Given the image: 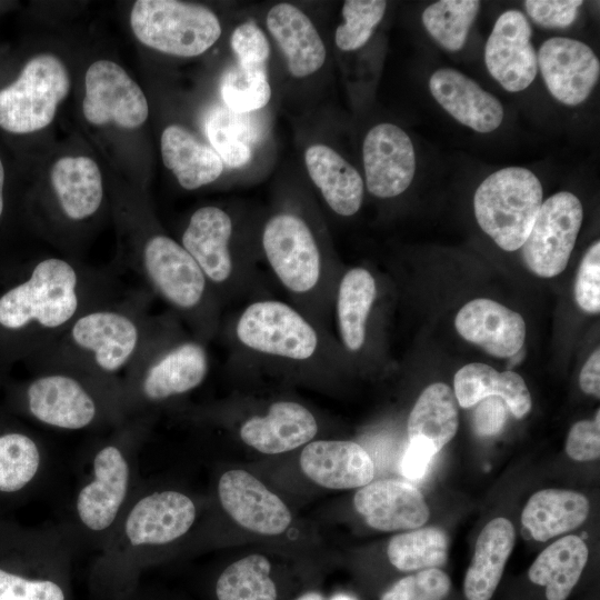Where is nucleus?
Instances as JSON below:
<instances>
[{"mask_svg": "<svg viewBox=\"0 0 600 600\" xmlns=\"http://www.w3.org/2000/svg\"><path fill=\"white\" fill-rule=\"evenodd\" d=\"M589 550L574 534L564 536L548 546L532 562L528 577L546 587L547 600H566L580 579Z\"/></svg>", "mask_w": 600, "mask_h": 600, "instance_id": "7c9ffc66", "label": "nucleus"}, {"mask_svg": "<svg viewBox=\"0 0 600 600\" xmlns=\"http://www.w3.org/2000/svg\"><path fill=\"white\" fill-rule=\"evenodd\" d=\"M537 59L549 92L564 104L583 102L599 80V59L582 41L550 38L540 47Z\"/></svg>", "mask_w": 600, "mask_h": 600, "instance_id": "9b49d317", "label": "nucleus"}, {"mask_svg": "<svg viewBox=\"0 0 600 600\" xmlns=\"http://www.w3.org/2000/svg\"><path fill=\"white\" fill-rule=\"evenodd\" d=\"M542 194V186L532 171L503 168L486 178L474 193L477 222L501 249L518 250L531 231Z\"/></svg>", "mask_w": 600, "mask_h": 600, "instance_id": "f257e3e1", "label": "nucleus"}, {"mask_svg": "<svg viewBox=\"0 0 600 600\" xmlns=\"http://www.w3.org/2000/svg\"><path fill=\"white\" fill-rule=\"evenodd\" d=\"M453 393L458 404L464 409L487 397H499L518 419L523 418L532 407L531 394L521 376L510 370L498 372L479 362L466 364L457 371Z\"/></svg>", "mask_w": 600, "mask_h": 600, "instance_id": "bb28decb", "label": "nucleus"}, {"mask_svg": "<svg viewBox=\"0 0 600 600\" xmlns=\"http://www.w3.org/2000/svg\"><path fill=\"white\" fill-rule=\"evenodd\" d=\"M451 589L449 576L438 568L401 578L379 600H443Z\"/></svg>", "mask_w": 600, "mask_h": 600, "instance_id": "79ce46f5", "label": "nucleus"}, {"mask_svg": "<svg viewBox=\"0 0 600 600\" xmlns=\"http://www.w3.org/2000/svg\"><path fill=\"white\" fill-rule=\"evenodd\" d=\"M578 306L589 312L600 311V242L597 240L584 253L574 284Z\"/></svg>", "mask_w": 600, "mask_h": 600, "instance_id": "37998d69", "label": "nucleus"}, {"mask_svg": "<svg viewBox=\"0 0 600 600\" xmlns=\"http://www.w3.org/2000/svg\"><path fill=\"white\" fill-rule=\"evenodd\" d=\"M136 38L157 51L196 57L221 34L218 17L207 7L177 0H139L130 13Z\"/></svg>", "mask_w": 600, "mask_h": 600, "instance_id": "f03ea898", "label": "nucleus"}, {"mask_svg": "<svg viewBox=\"0 0 600 600\" xmlns=\"http://www.w3.org/2000/svg\"><path fill=\"white\" fill-rule=\"evenodd\" d=\"M232 222L227 212L213 206L193 212L182 234V247L194 259L206 278L226 281L232 271L229 241Z\"/></svg>", "mask_w": 600, "mask_h": 600, "instance_id": "b1692460", "label": "nucleus"}, {"mask_svg": "<svg viewBox=\"0 0 600 600\" xmlns=\"http://www.w3.org/2000/svg\"><path fill=\"white\" fill-rule=\"evenodd\" d=\"M579 384L584 393L596 398L600 397V351L597 348L584 362L580 376Z\"/></svg>", "mask_w": 600, "mask_h": 600, "instance_id": "3c124183", "label": "nucleus"}, {"mask_svg": "<svg viewBox=\"0 0 600 600\" xmlns=\"http://www.w3.org/2000/svg\"><path fill=\"white\" fill-rule=\"evenodd\" d=\"M590 503L579 492L543 489L526 503L521 523L537 541H547L580 527L588 518Z\"/></svg>", "mask_w": 600, "mask_h": 600, "instance_id": "c85d7f7f", "label": "nucleus"}, {"mask_svg": "<svg viewBox=\"0 0 600 600\" xmlns=\"http://www.w3.org/2000/svg\"><path fill=\"white\" fill-rule=\"evenodd\" d=\"M300 467L309 479L328 489L361 488L374 477L371 457L353 441L309 442L300 454Z\"/></svg>", "mask_w": 600, "mask_h": 600, "instance_id": "dca6fc26", "label": "nucleus"}, {"mask_svg": "<svg viewBox=\"0 0 600 600\" xmlns=\"http://www.w3.org/2000/svg\"><path fill=\"white\" fill-rule=\"evenodd\" d=\"M69 90V72L58 57L31 58L17 80L0 90V127L19 134L46 128Z\"/></svg>", "mask_w": 600, "mask_h": 600, "instance_id": "20e7f679", "label": "nucleus"}, {"mask_svg": "<svg viewBox=\"0 0 600 600\" xmlns=\"http://www.w3.org/2000/svg\"><path fill=\"white\" fill-rule=\"evenodd\" d=\"M3 184H4V169L0 159V217L3 210Z\"/></svg>", "mask_w": 600, "mask_h": 600, "instance_id": "864d4df0", "label": "nucleus"}, {"mask_svg": "<svg viewBox=\"0 0 600 600\" xmlns=\"http://www.w3.org/2000/svg\"><path fill=\"white\" fill-rule=\"evenodd\" d=\"M143 264L157 290L173 306L189 309L200 302L207 278L181 244L153 236L144 244Z\"/></svg>", "mask_w": 600, "mask_h": 600, "instance_id": "ddd939ff", "label": "nucleus"}, {"mask_svg": "<svg viewBox=\"0 0 600 600\" xmlns=\"http://www.w3.org/2000/svg\"><path fill=\"white\" fill-rule=\"evenodd\" d=\"M82 111L94 126L114 123L124 129L140 127L148 118L147 98L126 70L110 60H98L87 70Z\"/></svg>", "mask_w": 600, "mask_h": 600, "instance_id": "6e6552de", "label": "nucleus"}, {"mask_svg": "<svg viewBox=\"0 0 600 600\" xmlns=\"http://www.w3.org/2000/svg\"><path fill=\"white\" fill-rule=\"evenodd\" d=\"M241 114L226 107H216L206 120V133L211 147L229 168L246 166L252 156L249 130Z\"/></svg>", "mask_w": 600, "mask_h": 600, "instance_id": "4c0bfd02", "label": "nucleus"}, {"mask_svg": "<svg viewBox=\"0 0 600 600\" xmlns=\"http://www.w3.org/2000/svg\"><path fill=\"white\" fill-rule=\"evenodd\" d=\"M208 371L204 349L194 342L182 343L152 364L142 390L150 400H162L198 387Z\"/></svg>", "mask_w": 600, "mask_h": 600, "instance_id": "2f4dec72", "label": "nucleus"}, {"mask_svg": "<svg viewBox=\"0 0 600 600\" xmlns=\"http://www.w3.org/2000/svg\"><path fill=\"white\" fill-rule=\"evenodd\" d=\"M458 333L498 358L517 354L526 339V323L516 311L491 299L466 303L454 319Z\"/></svg>", "mask_w": 600, "mask_h": 600, "instance_id": "2eb2a0df", "label": "nucleus"}, {"mask_svg": "<svg viewBox=\"0 0 600 600\" xmlns=\"http://www.w3.org/2000/svg\"><path fill=\"white\" fill-rule=\"evenodd\" d=\"M196 507L177 491H162L142 498L130 511L126 533L133 546L171 542L193 524Z\"/></svg>", "mask_w": 600, "mask_h": 600, "instance_id": "a211bd4d", "label": "nucleus"}, {"mask_svg": "<svg viewBox=\"0 0 600 600\" xmlns=\"http://www.w3.org/2000/svg\"><path fill=\"white\" fill-rule=\"evenodd\" d=\"M582 219V204L571 192H558L542 202L520 248L527 268L541 278L560 274L568 264Z\"/></svg>", "mask_w": 600, "mask_h": 600, "instance_id": "39448f33", "label": "nucleus"}, {"mask_svg": "<svg viewBox=\"0 0 600 600\" xmlns=\"http://www.w3.org/2000/svg\"><path fill=\"white\" fill-rule=\"evenodd\" d=\"M353 504L367 524L380 531L418 529L430 516L419 489L401 480L371 481L356 492Z\"/></svg>", "mask_w": 600, "mask_h": 600, "instance_id": "4468645a", "label": "nucleus"}, {"mask_svg": "<svg viewBox=\"0 0 600 600\" xmlns=\"http://www.w3.org/2000/svg\"><path fill=\"white\" fill-rule=\"evenodd\" d=\"M50 180L62 211L71 220H83L99 209L103 198L102 177L91 158H60L50 171Z\"/></svg>", "mask_w": 600, "mask_h": 600, "instance_id": "c756f323", "label": "nucleus"}, {"mask_svg": "<svg viewBox=\"0 0 600 600\" xmlns=\"http://www.w3.org/2000/svg\"><path fill=\"white\" fill-rule=\"evenodd\" d=\"M366 183L370 193L392 198L406 191L416 172V153L409 136L398 126L371 128L362 146Z\"/></svg>", "mask_w": 600, "mask_h": 600, "instance_id": "9d476101", "label": "nucleus"}, {"mask_svg": "<svg viewBox=\"0 0 600 600\" xmlns=\"http://www.w3.org/2000/svg\"><path fill=\"white\" fill-rule=\"evenodd\" d=\"M236 333L243 346L254 351L293 360L309 359L318 347L311 324L290 306L273 300L248 306Z\"/></svg>", "mask_w": 600, "mask_h": 600, "instance_id": "423d86ee", "label": "nucleus"}, {"mask_svg": "<svg viewBox=\"0 0 600 600\" xmlns=\"http://www.w3.org/2000/svg\"><path fill=\"white\" fill-rule=\"evenodd\" d=\"M262 247L273 272L290 291L308 292L318 283L320 252L301 218L291 213L270 218L262 232Z\"/></svg>", "mask_w": 600, "mask_h": 600, "instance_id": "0eeeda50", "label": "nucleus"}, {"mask_svg": "<svg viewBox=\"0 0 600 600\" xmlns=\"http://www.w3.org/2000/svg\"><path fill=\"white\" fill-rule=\"evenodd\" d=\"M429 89L450 116L474 131L491 132L503 120L500 101L458 70L438 69L430 77Z\"/></svg>", "mask_w": 600, "mask_h": 600, "instance_id": "f3484780", "label": "nucleus"}, {"mask_svg": "<svg viewBox=\"0 0 600 600\" xmlns=\"http://www.w3.org/2000/svg\"><path fill=\"white\" fill-rule=\"evenodd\" d=\"M161 156L163 164L187 190L213 182L223 171L224 164L212 147L178 124L162 131Z\"/></svg>", "mask_w": 600, "mask_h": 600, "instance_id": "cd10ccee", "label": "nucleus"}, {"mask_svg": "<svg viewBox=\"0 0 600 600\" xmlns=\"http://www.w3.org/2000/svg\"><path fill=\"white\" fill-rule=\"evenodd\" d=\"M218 492L227 513L250 531L277 536L291 523V513L286 503L244 470L224 472L219 480Z\"/></svg>", "mask_w": 600, "mask_h": 600, "instance_id": "f8f14e48", "label": "nucleus"}, {"mask_svg": "<svg viewBox=\"0 0 600 600\" xmlns=\"http://www.w3.org/2000/svg\"><path fill=\"white\" fill-rule=\"evenodd\" d=\"M437 453L436 449L423 440L409 441L400 461L402 476L412 481L421 480Z\"/></svg>", "mask_w": 600, "mask_h": 600, "instance_id": "8fccbe9b", "label": "nucleus"}, {"mask_svg": "<svg viewBox=\"0 0 600 600\" xmlns=\"http://www.w3.org/2000/svg\"><path fill=\"white\" fill-rule=\"evenodd\" d=\"M217 600H279L272 564L262 554H250L229 564L218 577Z\"/></svg>", "mask_w": 600, "mask_h": 600, "instance_id": "f704fd0d", "label": "nucleus"}, {"mask_svg": "<svg viewBox=\"0 0 600 600\" xmlns=\"http://www.w3.org/2000/svg\"><path fill=\"white\" fill-rule=\"evenodd\" d=\"M74 343L91 351L104 371L122 368L133 354L139 339L134 322L114 311H93L76 320L71 328Z\"/></svg>", "mask_w": 600, "mask_h": 600, "instance_id": "aec40b11", "label": "nucleus"}, {"mask_svg": "<svg viewBox=\"0 0 600 600\" xmlns=\"http://www.w3.org/2000/svg\"><path fill=\"white\" fill-rule=\"evenodd\" d=\"M459 426L458 402L451 388L437 382L428 386L408 418V438L423 440L439 452L456 434Z\"/></svg>", "mask_w": 600, "mask_h": 600, "instance_id": "473e14b6", "label": "nucleus"}, {"mask_svg": "<svg viewBox=\"0 0 600 600\" xmlns=\"http://www.w3.org/2000/svg\"><path fill=\"white\" fill-rule=\"evenodd\" d=\"M318 432L313 414L293 401H278L264 417H252L240 428L249 447L267 454L287 452L311 441Z\"/></svg>", "mask_w": 600, "mask_h": 600, "instance_id": "412c9836", "label": "nucleus"}, {"mask_svg": "<svg viewBox=\"0 0 600 600\" xmlns=\"http://www.w3.org/2000/svg\"><path fill=\"white\" fill-rule=\"evenodd\" d=\"M294 600H326L324 597L318 591H307L298 596Z\"/></svg>", "mask_w": 600, "mask_h": 600, "instance_id": "603ef678", "label": "nucleus"}, {"mask_svg": "<svg viewBox=\"0 0 600 600\" xmlns=\"http://www.w3.org/2000/svg\"><path fill=\"white\" fill-rule=\"evenodd\" d=\"M513 524L506 518H494L478 536L474 553L467 570L463 591L467 600H490L514 547Z\"/></svg>", "mask_w": 600, "mask_h": 600, "instance_id": "a878e982", "label": "nucleus"}, {"mask_svg": "<svg viewBox=\"0 0 600 600\" xmlns=\"http://www.w3.org/2000/svg\"><path fill=\"white\" fill-rule=\"evenodd\" d=\"M28 403L38 420L63 429H81L96 416L90 394L77 380L62 374L34 380L28 389Z\"/></svg>", "mask_w": 600, "mask_h": 600, "instance_id": "5701e85b", "label": "nucleus"}, {"mask_svg": "<svg viewBox=\"0 0 600 600\" xmlns=\"http://www.w3.org/2000/svg\"><path fill=\"white\" fill-rule=\"evenodd\" d=\"M582 1L578 0H527L528 14L546 28H567L578 17Z\"/></svg>", "mask_w": 600, "mask_h": 600, "instance_id": "49530a36", "label": "nucleus"}, {"mask_svg": "<svg viewBox=\"0 0 600 600\" xmlns=\"http://www.w3.org/2000/svg\"><path fill=\"white\" fill-rule=\"evenodd\" d=\"M40 454L36 443L21 433L0 437V491L14 492L31 481Z\"/></svg>", "mask_w": 600, "mask_h": 600, "instance_id": "ea45409f", "label": "nucleus"}, {"mask_svg": "<svg viewBox=\"0 0 600 600\" xmlns=\"http://www.w3.org/2000/svg\"><path fill=\"white\" fill-rule=\"evenodd\" d=\"M230 44L240 64L264 66L270 54L266 34L250 21L239 24L233 30Z\"/></svg>", "mask_w": 600, "mask_h": 600, "instance_id": "a18cd8bd", "label": "nucleus"}, {"mask_svg": "<svg viewBox=\"0 0 600 600\" xmlns=\"http://www.w3.org/2000/svg\"><path fill=\"white\" fill-rule=\"evenodd\" d=\"M266 22L293 77H308L322 67L326 47L303 11L290 3H278L269 10Z\"/></svg>", "mask_w": 600, "mask_h": 600, "instance_id": "4be33fe9", "label": "nucleus"}, {"mask_svg": "<svg viewBox=\"0 0 600 600\" xmlns=\"http://www.w3.org/2000/svg\"><path fill=\"white\" fill-rule=\"evenodd\" d=\"M93 469L94 480L79 492L77 511L86 527L101 531L113 522L124 500L129 468L121 451L108 446L97 453Z\"/></svg>", "mask_w": 600, "mask_h": 600, "instance_id": "6ab92c4d", "label": "nucleus"}, {"mask_svg": "<svg viewBox=\"0 0 600 600\" xmlns=\"http://www.w3.org/2000/svg\"><path fill=\"white\" fill-rule=\"evenodd\" d=\"M479 9L477 0H441L424 9L422 22L440 46L457 51L463 47Z\"/></svg>", "mask_w": 600, "mask_h": 600, "instance_id": "e433bc0d", "label": "nucleus"}, {"mask_svg": "<svg viewBox=\"0 0 600 600\" xmlns=\"http://www.w3.org/2000/svg\"><path fill=\"white\" fill-rule=\"evenodd\" d=\"M226 108L236 113H247L263 108L271 98V87L264 66L237 63L220 82Z\"/></svg>", "mask_w": 600, "mask_h": 600, "instance_id": "58836bf2", "label": "nucleus"}, {"mask_svg": "<svg viewBox=\"0 0 600 600\" xmlns=\"http://www.w3.org/2000/svg\"><path fill=\"white\" fill-rule=\"evenodd\" d=\"M77 284V272L68 261H40L27 281L0 298V324L12 330L30 322L48 329L63 326L78 309Z\"/></svg>", "mask_w": 600, "mask_h": 600, "instance_id": "7ed1b4c3", "label": "nucleus"}, {"mask_svg": "<svg viewBox=\"0 0 600 600\" xmlns=\"http://www.w3.org/2000/svg\"><path fill=\"white\" fill-rule=\"evenodd\" d=\"M567 454L576 461H590L600 457V411L593 420L576 422L566 442Z\"/></svg>", "mask_w": 600, "mask_h": 600, "instance_id": "de8ad7c7", "label": "nucleus"}, {"mask_svg": "<svg viewBox=\"0 0 600 600\" xmlns=\"http://www.w3.org/2000/svg\"><path fill=\"white\" fill-rule=\"evenodd\" d=\"M304 162L313 183L329 207L340 216H353L361 207L363 181L356 168L326 144H312Z\"/></svg>", "mask_w": 600, "mask_h": 600, "instance_id": "393cba45", "label": "nucleus"}, {"mask_svg": "<svg viewBox=\"0 0 600 600\" xmlns=\"http://www.w3.org/2000/svg\"><path fill=\"white\" fill-rule=\"evenodd\" d=\"M387 2L382 0H347L342 6L343 23L336 29L334 41L342 51L363 47L382 20Z\"/></svg>", "mask_w": 600, "mask_h": 600, "instance_id": "a19ab883", "label": "nucleus"}, {"mask_svg": "<svg viewBox=\"0 0 600 600\" xmlns=\"http://www.w3.org/2000/svg\"><path fill=\"white\" fill-rule=\"evenodd\" d=\"M387 556L402 572L438 568L447 561L448 537L436 527L412 529L390 539Z\"/></svg>", "mask_w": 600, "mask_h": 600, "instance_id": "c9c22d12", "label": "nucleus"}, {"mask_svg": "<svg viewBox=\"0 0 600 600\" xmlns=\"http://www.w3.org/2000/svg\"><path fill=\"white\" fill-rule=\"evenodd\" d=\"M473 412V429L480 437L498 434L506 424L508 414L504 401L499 397H487L477 403Z\"/></svg>", "mask_w": 600, "mask_h": 600, "instance_id": "09e8293b", "label": "nucleus"}, {"mask_svg": "<svg viewBox=\"0 0 600 600\" xmlns=\"http://www.w3.org/2000/svg\"><path fill=\"white\" fill-rule=\"evenodd\" d=\"M0 600H64V594L52 581L27 580L0 569Z\"/></svg>", "mask_w": 600, "mask_h": 600, "instance_id": "c03bdc74", "label": "nucleus"}, {"mask_svg": "<svg viewBox=\"0 0 600 600\" xmlns=\"http://www.w3.org/2000/svg\"><path fill=\"white\" fill-rule=\"evenodd\" d=\"M328 600H358V599L350 593L340 592V593H336L331 596Z\"/></svg>", "mask_w": 600, "mask_h": 600, "instance_id": "5fc2aeb1", "label": "nucleus"}, {"mask_svg": "<svg viewBox=\"0 0 600 600\" xmlns=\"http://www.w3.org/2000/svg\"><path fill=\"white\" fill-rule=\"evenodd\" d=\"M531 26L518 10L503 12L487 40L484 61L490 74L510 92L528 88L538 72Z\"/></svg>", "mask_w": 600, "mask_h": 600, "instance_id": "1a4fd4ad", "label": "nucleus"}, {"mask_svg": "<svg viewBox=\"0 0 600 600\" xmlns=\"http://www.w3.org/2000/svg\"><path fill=\"white\" fill-rule=\"evenodd\" d=\"M376 293L374 279L363 268H353L341 279L337 299V316L341 339L351 351L359 350L364 342L366 323Z\"/></svg>", "mask_w": 600, "mask_h": 600, "instance_id": "72a5a7b5", "label": "nucleus"}]
</instances>
